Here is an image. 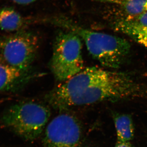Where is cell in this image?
<instances>
[{"label":"cell","mask_w":147,"mask_h":147,"mask_svg":"<svg viewBox=\"0 0 147 147\" xmlns=\"http://www.w3.org/2000/svg\"><path fill=\"white\" fill-rule=\"evenodd\" d=\"M115 72L96 67L83 69L53 89L46 95V100L60 111L106 100L108 83Z\"/></svg>","instance_id":"6da1fadb"},{"label":"cell","mask_w":147,"mask_h":147,"mask_svg":"<svg viewBox=\"0 0 147 147\" xmlns=\"http://www.w3.org/2000/svg\"><path fill=\"white\" fill-rule=\"evenodd\" d=\"M123 13V18H134L147 10V0H117Z\"/></svg>","instance_id":"8fae6325"},{"label":"cell","mask_w":147,"mask_h":147,"mask_svg":"<svg viewBox=\"0 0 147 147\" xmlns=\"http://www.w3.org/2000/svg\"><path fill=\"white\" fill-rule=\"evenodd\" d=\"M117 141L129 142L134 137V128L133 121L130 116L125 114L113 115Z\"/></svg>","instance_id":"9c48e42d"},{"label":"cell","mask_w":147,"mask_h":147,"mask_svg":"<svg viewBox=\"0 0 147 147\" xmlns=\"http://www.w3.org/2000/svg\"><path fill=\"white\" fill-rule=\"evenodd\" d=\"M114 147H134L129 142L117 141Z\"/></svg>","instance_id":"4fadbf2b"},{"label":"cell","mask_w":147,"mask_h":147,"mask_svg":"<svg viewBox=\"0 0 147 147\" xmlns=\"http://www.w3.org/2000/svg\"><path fill=\"white\" fill-rule=\"evenodd\" d=\"M12 1H13L14 2L18 4L23 5L24 0H12Z\"/></svg>","instance_id":"5bb4252c"},{"label":"cell","mask_w":147,"mask_h":147,"mask_svg":"<svg viewBox=\"0 0 147 147\" xmlns=\"http://www.w3.org/2000/svg\"><path fill=\"white\" fill-rule=\"evenodd\" d=\"M2 62H3V58L2 57V56L1 55V53H0V63Z\"/></svg>","instance_id":"9a60e30c"},{"label":"cell","mask_w":147,"mask_h":147,"mask_svg":"<svg viewBox=\"0 0 147 147\" xmlns=\"http://www.w3.org/2000/svg\"><path fill=\"white\" fill-rule=\"evenodd\" d=\"M82 40L76 34L66 30L56 36L50 68L58 81L65 82L84 69Z\"/></svg>","instance_id":"277c9868"},{"label":"cell","mask_w":147,"mask_h":147,"mask_svg":"<svg viewBox=\"0 0 147 147\" xmlns=\"http://www.w3.org/2000/svg\"><path fill=\"white\" fill-rule=\"evenodd\" d=\"M30 23L12 7L0 9V29L4 31L17 32Z\"/></svg>","instance_id":"52a82bcc"},{"label":"cell","mask_w":147,"mask_h":147,"mask_svg":"<svg viewBox=\"0 0 147 147\" xmlns=\"http://www.w3.org/2000/svg\"><path fill=\"white\" fill-rule=\"evenodd\" d=\"M50 23L79 36L92 57L106 67L117 68L129 53V43L119 37L85 28L63 16L52 18Z\"/></svg>","instance_id":"7a4b0ae2"},{"label":"cell","mask_w":147,"mask_h":147,"mask_svg":"<svg viewBox=\"0 0 147 147\" xmlns=\"http://www.w3.org/2000/svg\"><path fill=\"white\" fill-rule=\"evenodd\" d=\"M39 44L35 34L21 30L0 38V53L5 63L26 72L35 59Z\"/></svg>","instance_id":"5b68a950"},{"label":"cell","mask_w":147,"mask_h":147,"mask_svg":"<svg viewBox=\"0 0 147 147\" xmlns=\"http://www.w3.org/2000/svg\"><path fill=\"white\" fill-rule=\"evenodd\" d=\"M83 129L79 119L70 113L56 116L46 127L43 147H82Z\"/></svg>","instance_id":"8992f818"},{"label":"cell","mask_w":147,"mask_h":147,"mask_svg":"<svg viewBox=\"0 0 147 147\" xmlns=\"http://www.w3.org/2000/svg\"><path fill=\"white\" fill-rule=\"evenodd\" d=\"M51 113L45 105L32 101H21L7 108L2 117L4 125L29 142L39 137L45 129Z\"/></svg>","instance_id":"3957f363"},{"label":"cell","mask_w":147,"mask_h":147,"mask_svg":"<svg viewBox=\"0 0 147 147\" xmlns=\"http://www.w3.org/2000/svg\"><path fill=\"white\" fill-rule=\"evenodd\" d=\"M25 72L5 63H0V92L9 91L21 81Z\"/></svg>","instance_id":"ba28073f"},{"label":"cell","mask_w":147,"mask_h":147,"mask_svg":"<svg viewBox=\"0 0 147 147\" xmlns=\"http://www.w3.org/2000/svg\"><path fill=\"white\" fill-rule=\"evenodd\" d=\"M115 26L117 30L128 35L134 31L147 28V10L134 18H121L116 23Z\"/></svg>","instance_id":"30bf717a"},{"label":"cell","mask_w":147,"mask_h":147,"mask_svg":"<svg viewBox=\"0 0 147 147\" xmlns=\"http://www.w3.org/2000/svg\"><path fill=\"white\" fill-rule=\"evenodd\" d=\"M129 35L133 37L137 42L147 47V28L134 31Z\"/></svg>","instance_id":"7c38bea8"}]
</instances>
